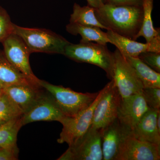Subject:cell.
Wrapping results in <instances>:
<instances>
[{"label":"cell","mask_w":160,"mask_h":160,"mask_svg":"<svg viewBox=\"0 0 160 160\" xmlns=\"http://www.w3.org/2000/svg\"><path fill=\"white\" fill-rule=\"evenodd\" d=\"M98 21L107 30L136 40L142 23V6H114L104 3L94 9Z\"/></svg>","instance_id":"cell-1"},{"label":"cell","mask_w":160,"mask_h":160,"mask_svg":"<svg viewBox=\"0 0 160 160\" xmlns=\"http://www.w3.org/2000/svg\"><path fill=\"white\" fill-rule=\"evenodd\" d=\"M64 55L76 62L89 63L99 67L106 72L110 79H112L114 55L106 45L92 42L77 44L69 43L65 48Z\"/></svg>","instance_id":"cell-2"},{"label":"cell","mask_w":160,"mask_h":160,"mask_svg":"<svg viewBox=\"0 0 160 160\" xmlns=\"http://www.w3.org/2000/svg\"><path fill=\"white\" fill-rule=\"evenodd\" d=\"M13 33L24 41L31 53L64 55L65 48L70 43L59 35L46 29L26 28L14 24Z\"/></svg>","instance_id":"cell-3"},{"label":"cell","mask_w":160,"mask_h":160,"mask_svg":"<svg viewBox=\"0 0 160 160\" xmlns=\"http://www.w3.org/2000/svg\"><path fill=\"white\" fill-rule=\"evenodd\" d=\"M39 84L50 94L65 117H73L93 102L98 92L82 93L70 88L52 85L39 80Z\"/></svg>","instance_id":"cell-4"},{"label":"cell","mask_w":160,"mask_h":160,"mask_svg":"<svg viewBox=\"0 0 160 160\" xmlns=\"http://www.w3.org/2000/svg\"><path fill=\"white\" fill-rule=\"evenodd\" d=\"M109 86V82L99 92L93 102L77 115L73 117H64L59 122L62 125L63 128L58 142L66 143L70 146L86 133L91 125L95 108Z\"/></svg>","instance_id":"cell-5"},{"label":"cell","mask_w":160,"mask_h":160,"mask_svg":"<svg viewBox=\"0 0 160 160\" xmlns=\"http://www.w3.org/2000/svg\"><path fill=\"white\" fill-rule=\"evenodd\" d=\"M69 148L59 160H102L101 130L90 128Z\"/></svg>","instance_id":"cell-6"},{"label":"cell","mask_w":160,"mask_h":160,"mask_svg":"<svg viewBox=\"0 0 160 160\" xmlns=\"http://www.w3.org/2000/svg\"><path fill=\"white\" fill-rule=\"evenodd\" d=\"M160 147L141 141L126 128L115 160H159Z\"/></svg>","instance_id":"cell-7"},{"label":"cell","mask_w":160,"mask_h":160,"mask_svg":"<svg viewBox=\"0 0 160 160\" xmlns=\"http://www.w3.org/2000/svg\"><path fill=\"white\" fill-rule=\"evenodd\" d=\"M114 69L112 79L121 98L142 92V84L135 71L118 49L113 52Z\"/></svg>","instance_id":"cell-8"},{"label":"cell","mask_w":160,"mask_h":160,"mask_svg":"<svg viewBox=\"0 0 160 160\" xmlns=\"http://www.w3.org/2000/svg\"><path fill=\"white\" fill-rule=\"evenodd\" d=\"M4 55L7 60L27 78L36 85L39 80L32 72L30 63L29 49L17 35L12 33L2 42Z\"/></svg>","instance_id":"cell-9"},{"label":"cell","mask_w":160,"mask_h":160,"mask_svg":"<svg viewBox=\"0 0 160 160\" xmlns=\"http://www.w3.org/2000/svg\"><path fill=\"white\" fill-rule=\"evenodd\" d=\"M121 99L118 90L111 80L95 108L90 128L101 130L117 119Z\"/></svg>","instance_id":"cell-10"},{"label":"cell","mask_w":160,"mask_h":160,"mask_svg":"<svg viewBox=\"0 0 160 160\" xmlns=\"http://www.w3.org/2000/svg\"><path fill=\"white\" fill-rule=\"evenodd\" d=\"M64 117L51 96L44 89L34 104L22 115L21 122L23 126L38 121L59 122Z\"/></svg>","instance_id":"cell-11"},{"label":"cell","mask_w":160,"mask_h":160,"mask_svg":"<svg viewBox=\"0 0 160 160\" xmlns=\"http://www.w3.org/2000/svg\"><path fill=\"white\" fill-rule=\"evenodd\" d=\"M149 109L142 92L121 98L118 119L121 125L132 130Z\"/></svg>","instance_id":"cell-12"},{"label":"cell","mask_w":160,"mask_h":160,"mask_svg":"<svg viewBox=\"0 0 160 160\" xmlns=\"http://www.w3.org/2000/svg\"><path fill=\"white\" fill-rule=\"evenodd\" d=\"M110 43L114 45L124 57H138L146 52H160V38L151 42L142 43L117 34L111 30L106 32Z\"/></svg>","instance_id":"cell-13"},{"label":"cell","mask_w":160,"mask_h":160,"mask_svg":"<svg viewBox=\"0 0 160 160\" xmlns=\"http://www.w3.org/2000/svg\"><path fill=\"white\" fill-rule=\"evenodd\" d=\"M3 92L23 113L27 111L44 92L41 86L14 85L2 89Z\"/></svg>","instance_id":"cell-14"},{"label":"cell","mask_w":160,"mask_h":160,"mask_svg":"<svg viewBox=\"0 0 160 160\" xmlns=\"http://www.w3.org/2000/svg\"><path fill=\"white\" fill-rule=\"evenodd\" d=\"M125 129L117 118L100 130L103 160H115Z\"/></svg>","instance_id":"cell-15"},{"label":"cell","mask_w":160,"mask_h":160,"mask_svg":"<svg viewBox=\"0 0 160 160\" xmlns=\"http://www.w3.org/2000/svg\"><path fill=\"white\" fill-rule=\"evenodd\" d=\"M160 110L149 109L146 112L131 130L135 137L160 147V132L157 126V118Z\"/></svg>","instance_id":"cell-16"},{"label":"cell","mask_w":160,"mask_h":160,"mask_svg":"<svg viewBox=\"0 0 160 160\" xmlns=\"http://www.w3.org/2000/svg\"><path fill=\"white\" fill-rule=\"evenodd\" d=\"M34 85L41 86L32 83L9 62L0 51V87L2 89L14 85Z\"/></svg>","instance_id":"cell-17"},{"label":"cell","mask_w":160,"mask_h":160,"mask_svg":"<svg viewBox=\"0 0 160 160\" xmlns=\"http://www.w3.org/2000/svg\"><path fill=\"white\" fill-rule=\"evenodd\" d=\"M124 57L134 69L144 88H160V72L152 69L139 58L131 57Z\"/></svg>","instance_id":"cell-18"},{"label":"cell","mask_w":160,"mask_h":160,"mask_svg":"<svg viewBox=\"0 0 160 160\" xmlns=\"http://www.w3.org/2000/svg\"><path fill=\"white\" fill-rule=\"evenodd\" d=\"M101 28L96 26H84L77 23H69L66 26V31L70 34L82 37L80 42L85 43L94 42L98 44L106 45L110 41L106 32Z\"/></svg>","instance_id":"cell-19"},{"label":"cell","mask_w":160,"mask_h":160,"mask_svg":"<svg viewBox=\"0 0 160 160\" xmlns=\"http://www.w3.org/2000/svg\"><path fill=\"white\" fill-rule=\"evenodd\" d=\"M22 116L0 126V147L19 152L17 142L18 132L22 127Z\"/></svg>","instance_id":"cell-20"},{"label":"cell","mask_w":160,"mask_h":160,"mask_svg":"<svg viewBox=\"0 0 160 160\" xmlns=\"http://www.w3.org/2000/svg\"><path fill=\"white\" fill-rule=\"evenodd\" d=\"M153 0H143V18L142 26L136 36L137 39L143 37L146 43L151 42L160 38L159 28H154L152 19V12L153 9Z\"/></svg>","instance_id":"cell-21"},{"label":"cell","mask_w":160,"mask_h":160,"mask_svg":"<svg viewBox=\"0 0 160 160\" xmlns=\"http://www.w3.org/2000/svg\"><path fill=\"white\" fill-rule=\"evenodd\" d=\"M94 9L93 7L88 5L81 6L75 3L69 22L84 26H96L107 30L106 27L98 21L95 14Z\"/></svg>","instance_id":"cell-22"},{"label":"cell","mask_w":160,"mask_h":160,"mask_svg":"<svg viewBox=\"0 0 160 160\" xmlns=\"http://www.w3.org/2000/svg\"><path fill=\"white\" fill-rule=\"evenodd\" d=\"M22 114L21 109L3 93L0 98V126Z\"/></svg>","instance_id":"cell-23"},{"label":"cell","mask_w":160,"mask_h":160,"mask_svg":"<svg viewBox=\"0 0 160 160\" xmlns=\"http://www.w3.org/2000/svg\"><path fill=\"white\" fill-rule=\"evenodd\" d=\"M13 26L14 24L12 22L7 12L0 7V42H2L13 33Z\"/></svg>","instance_id":"cell-24"},{"label":"cell","mask_w":160,"mask_h":160,"mask_svg":"<svg viewBox=\"0 0 160 160\" xmlns=\"http://www.w3.org/2000/svg\"><path fill=\"white\" fill-rule=\"evenodd\" d=\"M142 93L150 109H160V88H144Z\"/></svg>","instance_id":"cell-25"},{"label":"cell","mask_w":160,"mask_h":160,"mask_svg":"<svg viewBox=\"0 0 160 160\" xmlns=\"http://www.w3.org/2000/svg\"><path fill=\"white\" fill-rule=\"evenodd\" d=\"M138 58L155 71L160 72V52H146L141 53Z\"/></svg>","instance_id":"cell-26"},{"label":"cell","mask_w":160,"mask_h":160,"mask_svg":"<svg viewBox=\"0 0 160 160\" xmlns=\"http://www.w3.org/2000/svg\"><path fill=\"white\" fill-rule=\"evenodd\" d=\"M104 3L114 6H142L143 0H103Z\"/></svg>","instance_id":"cell-27"},{"label":"cell","mask_w":160,"mask_h":160,"mask_svg":"<svg viewBox=\"0 0 160 160\" xmlns=\"http://www.w3.org/2000/svg\"><path fill=\"white\" fill-rule=\"evenodd\" d=\"M18 153L0 147V160H18Z\"/></svg>","instance_id":"cell-28"},{"label":"cell","mask_w":160,"mask_h":160,"mask_svg":"<svg viewBox=\"0 0 160 160\" xmlns=\"http://www.w3.org/2000/svg\"><path fill=\"white\" fill-rule=\"evenodd\" d=\"M86 1L88 5L95 9L100 8L104 4L103 0H86Z\"/></svg>","instance_id":"cell-29"},{"label":"cell","mask_w":160,"mask_h":160,"mask_svg":"<svg viewBox=\"0 0 160 160\" xmlns=\"http://www.w3.org/2000/svg\"><path fill=\"white\" fill-rule=\"evenodd\" d=\"M157 126L159 131L160 132V111L158 112L157 118Z\"/></svg>","instance_id":"cell-30"},{"label":"cell","mask_w":160,"mask_h":160,"mask_svg":"<svg viewBox=\"0 0 160 160\" xmlns=\"http://www.w3.org/2000/svg\"><path fill=\"white\" fill-rule=\"evenodd\" d=\"M3 93H4V92H3V89L0 87V98L2 96Z\"/></svg>","instance_id":"cell-31"}]
</instances>
